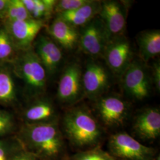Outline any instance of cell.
<instances>
[{"label": "cell", "mask_w": 160, "mask_h": 160, "mask_svg": "<svg viewBox=\"0 0 160 160\" xmlns=\"http://www.w3.org/2000/svg\"><path fill=\"white\" fill-rule=\"evenodd\" d=\"M22 148L40 160H59L65 155V142L58 121L24 123L16 136Z\"/></svg>", "instance_id": "6da1fadb"}, {"label": "cell", "mask_w": 160, "mask_h": 160, "mask_svg": "<svg viewBox=\"0 0 160 160\" xmlns=\"http://www.w3.org/2000/svg\"><path fill=\"white\" fill-rule=\"evenodd\" d=\"M61 129L70 145L80 151L100 145L103 138L100 122L83 106L71 108L65 113Z\"/></svg>", "instance_id": "7a4b0ae2"}, {"label": "cell", "mask_w": 160, "mask_h": 160, "mask_svg": "<svg viewBox=\"0 0 160 160\" xmlns=\"http://www.w3.org/2000/svg\"><path fill=\"white\" fill-rule=\"evenodd\" d=\"M16 74L23 80L30 97L42 95L46 88V70L32 48L22 52L14 61Z\"/></svg>", "instance_id": "3957f363"}, {"label": "cell", "mask_w": 160, "mask_h": 160, "mask_svg": "<svg viewBox=\"0 0 160 160\" xmlns=\"http://www.w3.org/2000/svg\"><path fill=\"white\" fill-rule=\"evenodd\" d=\"M109 153L118 160H154L156 150L145 146L125 132H119L110 136Z\"/></svg>", "instance_id": "277c9868"}, {"label": "cell", "mask_w": 160, "mask_h": 160, "mask_svg": "<svg viewBox=\"0 0 160 160\" xmlns=\"http://www.w3.org/2000/svg\"><path fill=\"white\" fill-rule=\"evenodd\" d=\"M94 108L97 119L108 128H118L126 122L129 114V105L116 95L103 96L97 99Z\"/></svg>", "instance_id": "5b68a950"}, {"label": "cell", "mask_w": 160, "mask_h": 160, "mask_svg": "<svg viewBox=\"0 0 160 160\" xmlns=\"http://www.w3.org/2000/svg\"><path fill=\"white\" fill-rule=\"evenodd\" d=\"M120 77L122 88L128 97L135 100L149 97L152 79L142 63L132 61Z\"/></svg>", "instance_id": "8992f818"}, {"label": "cell", "mask_w": 160, "mask_h": 160, "mask_svg": "<svg viewBox=\"0 0 160 160\" xmlns=\"http://www.w3.org/2000/svg\"><path fill=\"white\" fill-rule=\"evenodd\" d=\"M80 32L78 45L82 51L92 58L103 57V53L110 40L100 18H94Z\"/></svg>", "instance_id": "52a82bcc"}, {"label": "cell", "mask_w": 160, "mask_h": 160, "mask_svg": "<svg viewBox=\"0 0 160 160\" xmlns=\"http://www.w3.org/2000/svg\"><path fill=\"white\" fill-rule=\"evenodd\" d=\"M82 75L81 67L77 62H71L65 67L58 86L57 98L61 103L71 105L84 96Z\"/></svg>", "instance_id": "ba28073f"}, {"label": "cell", "mask_w": 160, "mask_h": 160, "mask_svg": "<svg viewBox=\"0 0 160 160\" xmlns=\"http://www.w3.org/2000/svg\"><path fill=\"white\" fill-rule=\"evenodd\" d=\"M109 74V71L102 63L95 61L87 63L82 75L84 96L96 100L104 96L110 86Z\"/></svg>", "instance_id": "9c48e42d"}, {"label": "cell", "mask_w": 160, "mask_h": 160, "mask_svg": "<svg viewBox=\"0 0 160 160\" xmlns=\"http://www.w3.org/2000/svg\"><path fill=\"white\" fill-rule=\"evenodd\" d=\"M45 26L44 22L33 18L4 22V28L16 49L22 52L32 48L40 30Z\"/></svg>", "instance_id": "30bf717a"}, {"label": "cell", "mask_w": 160, "mask_h": 160, "mask_svg": "<svg viewBox=\"0 0 160 160\" xmlns=\"http://www.w3.org/2000/svg\"><path fill=\"white\" fill-rule=\"evenodd\" d=\"M103 58L110 70L120 77L133 61L130 42L123 35L111 39L105 48Z\"/></svg>", "instance_id": "8fae6325"}, {"label": "cell", "mask_w": 160, "mask_h": 160, "mask_svg": "<svg viewBox=\"0 0 160 160\" xmlns=\"http://www.w3.org/2000/svg\"><path fill=\"white\" fill-rule=\"evenodd\" d=\"M98 17L103 22L110 40L123 35L126 27V11L121 2L102 1Z\"/></svg>", "instance_id": "7c38bea8"}, {"label": "cell", "mask_w": 160, "mask_h": 160, "mask_svg": "<svg viewBox=\"0 0 160 160\" xmlns=\"http://www.w3.org/2000/svg\"><path fill=\"white\" fill-rule=\"evenodd\" d=\"M134 134L144 141H154L160 135V111L156 108H147L138 113L133 122Z\"/></svg>", "instance_id": "4fadbf2b"}, {"label": "cell", "mask_w": 160, "mask_h": 160, "mask_svg": "<svg viewBox=\"0 0 160 160\" xmlns=\"http://www.w3.org/2000/svg\"><path fill=\"white\" fill-rule=\"evenodd\" d=\"M35 53L48 74H55L63 60L61 48L45 35L40 34L34 40Z\"/></svg>", "instance_id": "5bb4252c"}, {"label": "cell", "mask_w": 160, "mask_h": 160, "mask_svg": "<svg viewBox=\"0 0 160 160\" xmlns=\"http://www.w3.org/2000/svg\"><path fill=\"white\" fill-rule=\"evenodd\" d=\"M48 32L52 39L60 48L71 51L78 45L80 32L77 28L58 17L49 26Z\"/></svg>", "instance_id": "9a60e30c"}, {"label": "cell", "mask_w": 160, "mask_h": 160, "mask_svg": "<svg viewBox=\"0 0 160 160\" xmlns=\"http://www.w3.org/2000/svg\"><path fill=\"white\" fill-rule=\"evenodd\" d=\"M24 123H39L58 121L57 112L48 99H39L31 104L23 113Z\"/></svg>", "instance_id": "2e32d148"}, {"label": "cell", "mask_w": 160, "mask_h": 160, "mask_svg": "<svg viewBox=\"0 0 160 160\" xmlns=\"http://www.w3.org/2000/svg\"><path fill=\"white\" fill-rule=\"evenodd\" d=\"M102 1L90 0L89 2L72 12L57 14V17L75 28L83 27L98 16Z\"/></svg>", "instance_id": "e0dca14e"}, {"label": "cell", "mask_w": 160, "mask_h": 160, "mask_svg": "<svg viewBox=\"0 0 160 160\" xmlns=\"http://www.w3.org/2000/svg\"><path fill=\"white\" fill-rule=\"evenodd\" d=\"M137 41L140 57L143 61L148 62L160 55V30H145L138 36Z\"/></svg>", "instance_id": "ac0fdd59"}, {"label": "cell", "mask_w": 160, "mask_h": 160, "mask_svg": "<svg viewBox=\"0 0 160 160\" xmlns=\"http://www.w3.org/2000/svg\"><path fill=\"white\" fill-rule=\"evenodd\" d=\"M32 18L45 20L50 18L55 10V0H22Z\"/></svg>", "instance_id": "d6986e66"}, {"label": "cell", "mask_w": 160, "mask_h": 160, "mask_svg": "<svg viewBox=\"0 0 160 160\" xmlns=\"http://www.w3.org/2000/svg\"><path fill=\"white\" fill-rule=\"evenodd\" d=\"M16 98L14 82L10 71L0 68V103L9 104Z\"/></svg>", "instance_id": "ffe728a7"}, {"label": "cell", "mask_w": 160, "mask_h": 160, "mask_svg": "<svg viewBox=\"0 0 160 160\" xmlns=\"http://www.w3.org/2000/svg\"><path fill=\"white\" fill-rule=\"evenodd\" d=\"M17 51L5 28H0V62H14Z\"/></svg>", "instance_id": "44dd1931"}, {"label": "cell", "mask_w": 160, "mask_h": 160, "mask_svg": "<svg viewBox=\"0 0 160 160\" xmlns=\"http://www.w3.org/2000/svg\"><path fill=\"white\" fill-rule=\"evenodd\" d=\"M71 160H115L108 151H104L100 145L79 151L69 156Z\"/></svg>", "instance_id": "7402d4cb"}, {"label": "cell", "mask_w": 160, "mask_h": 160, "mask_svg": "<svg viewBox=\"0 0 160 160\" xmlns=\"http://www.w3.org/2000/svg\"><path fill=\"white\" fill-rule=\"evenodd\" d=\"M32 18L22 0H10L5 22L25 20Z\"/></svg>", "instance_id": "603a6c76"}, {"label": "cell", "mask_w": 160, "mask_h": 160, "mask_svg": "<svg viewBox=\"0 0 160 160\" xmlns=\"http://www.w3.org/2000/svg\"><path fill=\"white\" fill-rule=\"evenodd\" d=\"M90 0H61L57 1L54 12L57 14L72 12L84 6Z\"/></svg>", "instance_id": "cb8c5ba5"}, {"label": "cell", "mask_w": 160, "mask_h": 160, "mask_svg": "<svg viewBox=\"0 0 160 160\" xmlns=\"http://www.w3.org/2000/svg\"><path fill=\"white\" fill-rule=\"evenodd\" d=\"M14 128L13 116L8 112L0 110V137L10 133Z\"/></svg>", "instance_id": "d4e9b609"}, {"label": "cell", "mask_w": 160, "mask_h": 160, "mask_svg": "<svg viewBox=\"0 0 160 160\" xmlns=\"http://www.w3.org/2000/svg\"><path fill=\"white\" fill-rule=\"evenodd\" d=\"M20 147L17 142L16 145L6 141L0 140V160H10L13 154Z\"/></svg>", "instance_id": "484cf974"}, {"label": "cell", "mask_w": 160, "mask_h": 160, "mask_svg": "<svg viewBox=\"0 0 160 160\" xmlns=\"http://www.w3.org/2000/svg\"><path fill=\"white\" fill-rule=\"evenodd\" d=\"M10 160H40L38 157L32 154L25 149L22 148L20 145L13 154Z\"/></svg>", "instance_id": "4316f807"}, {"label": "cell", "mask_w": 160, "mask_h": 160, "mask_svg": "<svg viewBox=\"0 0 160 160\" xmlns=\"http://www.w3.org/2000/svg\"><path fill=\"white\" fill-rule=\"evenodd\" d=\"M152 82L154 84L157 91L160 92V63L157 61L154 63L152 67Z\"/></svg>", "instance_id": "83f0119b"}, {"label": "cell", "mask_w": 160, "mask_h": 160, "mask_svg": "<svg viewBox=\"0 0 160 160\" xmlns=\"http://www.w3.org/2000/svg\"><path fill=\"white\" fill-rule=\"evenodd\" d=\"M10 0H0V19L4 21Z\"/></svg>", "instance_id": "f1b7e54d"}, {"label": "cell", "mask_w": 160, "mask_h": 160, "mask_svg": "<svg viewBox=\"0 0 160 160\" xmlns=\"http://www.w3.org/2000/svg\"><path fill=\"white\" fill-rule=\"evenodd\" d=\"M59 160H71V159L70 158L69 156L67 155H65L64 157H63L61 159H60Z\"/></svg>", "instance_id": "f546056e"}, {"label": "cell", "mask_w": 160, "mask_h": 160, "mask_svg": "<svg viewBox=\"0 0 160 160\" xmlns=\"http://www.w3.org/2000/svg\"><path fill=\"white\" fill-rule=\"evenodd\" d=\"M154 160H160V155L158 154V155H157L155 158Z\"/></svg>", "instance_id": "4dcf8cb0"}, {"label": "cell", "mask_w": 160, "mask_h": 160, "mask_svg": "<svg viewBox=\"0 0 160 160\" xmlns=\"http://www.w3.org/2000/svg\"></svg>", "instance_id": "1f68e13d"}]
</instances>
